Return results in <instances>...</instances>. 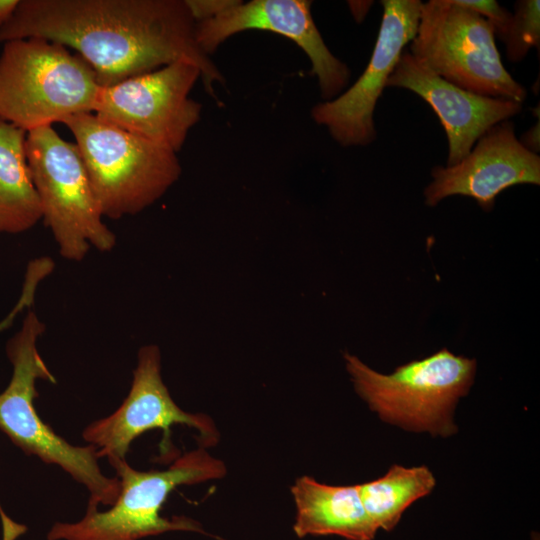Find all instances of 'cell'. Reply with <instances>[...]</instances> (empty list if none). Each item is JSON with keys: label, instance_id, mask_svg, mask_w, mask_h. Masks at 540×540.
<instances>
[{"label": "cell", "instance_id": "cell-19", "mask_svg": "<svg viewBox=\"0 0 540 540\" xmlns=\"http://www.w3.org/2000/svg\"><path fill=\"white\" fill-rule=\"evenodd\" d=\"M457 4L469 8L486 18L493 26L495 37L500 40L511 22L512 13L494 0H455Z\"/></svg>", "mask_w": 540, "mask_h": 540}, {"label": "cell", "instance_id": "cell-20", "mask_svg": "<svg viewBox=\"0 0 540 540\" xmlns=\"http://www.w3.org/2000/svg\"><path fill=\"white\" fill-rule=\"evenodd\" d=\"M236 0H185L186 5L196 23L211 19L227 8Z\"/></svg>", "mask_w": 540, "mask_h": 540}, {"label": "cell", "instance_id": "cell-14", "mask_svg": "<svg viewBox=\"0 0 540 540\" xmlns=\"http://www.w3.org/2000/svg\"><path fill=\"white\" fill-rule=\"evenodd\" d=\"M387 87L408 89L431 106L447 135V166L467 157L492 126L522 110V103L474 94L444 80L408 51L402 52Z\"/></svg>", "mask_w": 540, "mask_h": 540}, {"label": "cell", "instance_id": "cell-22", "mask_svg": "<svg viewBox=\"0 0 540 540\" xmlns=\"http://www.w3.org/2000/svg\"><path fill=\"white\" fill-rule=\"evenodd\" d=\"M372 1H350L349 7L354 18L361 22L369 11Z\"/></svg>", "mask_w": 540, "mask_h": 540}, {"label": "cell", "instance_id": "cell-23", "mask_svg": "<svg viewBox=\"0 0 540 540\" xmlns=\"http://www.w3.org/2000/svg\"><path fill=\"white\" fill-rule=\"evenodd\" d=\"M19 0H0V27L14 12Z\"/></svg>", "mask_w": 540, "mask_h": 540}, {"label": "cell", "instance_id": "cell-10", "mask_svg": "<svg viewBox=\"0 0 540 540\" xmlns=\"http://www.w3.org/2000/svg\"><path fill=\"white\" fill-rule=\"evenodd\" d=\"M382 19L371 58L347 90L311 109L316 124L327 128L343 147L366 146L376 139L374 110L404 47L416 35L420 0H382Z\"/></svg>", "mask_w": 540, "mask_h": 540}, {"label": "cell", "instance_id": "cell-5", "mask_svg": "<svg viewBox=\"0 0 540 540\" xmlns=\"http://www.w3.org/2000/svg\"><path fill=\"white\" fill-rule=\"evenodd\" d=\"M108 461L120 482L114 504L106 511L88 505L79 521L56 522L47 540H139L169 531L203 532L193 519L162 517L161 508L177 486L218 479L226 473L224 463L203 447L178 457L165 470L139 471L126 458Z\"/></svg>", "mask_w": 540, "mask_h": 540}, {"label": "cell", "instance_id": "cell-7", "mask_svg": "<svg viewBox=\"0 0 540 540\" xmlns=\"http://www.w3.org/2000/svg\"><path fill=\"white\" fill-rule=\"evenodd\" d=\"M25 147L42 221L61 257L81 262L92 248L112 251L117 237L104 221L75 143L45 126L27 132Z\"/></svg>", "mask_w": 540, "mask_h": 540}, {"label": "cell", "instance_id": "cell-21", "mask_svg": "<svg viewBox=\"0 0 540 540\" xmlns=\"http://www.w3.org/2000/svg\"><path fill=\"white\" fill-rule=\"evenodd\" d=\"M539 120L537 123L526 131L519 142L521 145L526 148L528 151L537 154L540 150V129H539Z\"/></svg>", "mask_w": 540, "mask_h": 540}, {"label": "cell", "instance_id": "cell-13", "mask_svg": "<svg viewBox=\"0 0 540 540\" xmlns=\"http://www.w3.org/2000/svg\"><path fill=\"white\" fill-rule=\"evenodd\" d=\"M431 175L433 181L424 190L426 205L462 195L490 211L503 190L516 184H540V157L521 145L514 123L506 120L488 129L458 164L437 166Z\"/></svg>", "mask_w": 540, "mask_h": 540}, {"label": "cell", "instance_id": "cell-17", "mask_svg": "<svg viewBox=\"0 0 540 540\" xmlns=\"http://www.w3.org/2000/svg\"><path fill=\"white\" fill-rule=\"evenodd\" d=\"M435 485V477L428 467L407 468L395 464L384 476L358 487L363 506L378 529L391 531L405 510L427 496Z\"/></svg>", "mask_w": 540, "mask_h": 540}, {"label": "cell", "instance_id": "cell-4", "mask_svg": "<svg viewBox=\"0 0 540 540\" xmlns=\"http://www.w3.org/2000/svg\"><path fill=\"white\" fill-rule=\"evenodd\" d=\"M72 133L104 218L141 213L179 179L174 151L99 119L94 113L62 122Z\"/></svg>", "mask_w": 540, "mask_h": 540}, {"label": "cell", "instance_id": "cell-1", "mask_svg": "<svg viewBox=\"0 0 540 540\" xmlns=\"http://www.w3.org/2000/svg\"><path fill=\"white\" fill-rule=\"evenodd\" d=\"M195 28L185 0H19L0 27V44L37 37L71 48L101 87L188 61L217 101L214 86L224 76L198 46Z\"/></svg>", "mask_w": 540, "mask_h": 540}, {"label": "cell", "instance_id": "cell-18", "mask_svg": "<svg viewBox=\"0 0 540 540\" xmlns=\"http://www.w3.org/2000/svg\"><path fill=\"white\" fill-rule=\"evenodd\" d=\"M539 4L538 0H520L515 3V12L512 13L511 22L501 39L510 62L523 60L531 48L539 49Z\"/></svg>", "mask_w": 540, "mask_h": 540}, {"label": "cell", "instance_id": "cell-9", "mask_svg": "<svg viewBox=\"0 0 540 540\" xmlns=\"http://www.w3.org/2000/svg\"><path fill=\"white\" fill-rule=\"evenodd\" d=\"M200 69L176 61L101 87L93 113L102 121L178 153L200 121L202 105L190 97Z\"/></svg>", "mask_w": 540, "mask_h": 540}, {"label": "cell", "instance_id": "cell-12", "mask_svg": "<svg viewBox=\"0 0 540 540\" xmlns=\"http://www.w3.org/2000/svg\"><path fill=\"white\" fill-rule=\"evenodd\" d=\"M311 6L309 0H236L217 16L196 23V42L210 56L229 37L242 31H269L288 38L309 58L321 97L329 101L346 88L350 70L327 47L312 17Z\"/></svg>", "mask_w": 540, "mask_h": 540}, {"label": "cell", "instance_id": "cell-15", "mask_svg": "<svg viewBox=\"0 0 540 540\" xmlns=\"http://www.w3.org/2000/svg\"><path fill=\"white\" fill-rule=\"evenodd\" d=\"M298 537L337 535L348 540H373L378 527L365 510L358 485L332 486L314 478H298L291 488Z\"/></svg>", "mask_w": 540, "mask_h": 540}, {"label": "cell", "instance_id": "cell-3", "mask_svg": "<svg viewBox=\"0 0 540 540\" xmlns=\"http://www.w3.org/2000/svg\"><path fill=\"white\" fill-rule=\"evenodd\" d=\"M100 89L92 67L59 43L37 37L3 43L0 118L26 132L93 113Z\"/></svg>", "mask_w": 540, "mask_h": 540}, {"label": "cell", "instance_id": "cell-11", "mask_svg": "<svg viewBox=\"0 0 540 540\" xmlns=\"http://www.w3.org/2000/svg\"><path fill=\"white\" fill-rule=\"evenodd\" d=\"M175 424L195 428L203 448L218 440L207 415L185 412L174 402L161 377L160 350L150 344L138 351L131 387L122 404L109 416L90 423L82 436L98 450L99 458L124 459L131 443L146 431L161 429L166 444Z\"/></svg>", "mask_w": 540, "mask_h": 540}, {"label": "cell", "instance_id": "cell-2", "mask_svg": "<svg viewBox=\"0 0 540 540\" xmlns=\"http://www.w3.org/2000/svg\"><path fill=\"white\" fill-rule=\"evenodd\" d=\"M45 324L29 309L20 329L9 339L6 353L12 365L8 386L0 393V430L27 455L62 468L89 491L88 505L111 506L120 492L116 477H107L98 464V450L92 446H74L39 417L34 406L36 382L56 383L38 350Z\"/></svg>", "mask_w": 540, "mask_h": 540}, {"label": "cell", "instance_id": "cell-6", "mask_svg": "<svg viewBox=\"0 0 540 540\" xmlns=\"http://www.w3.org/2000/svg\"><path fill=\"white\" fill-rule=\"evenodd\" d=\"M344 358L356 392L384 422L433 436L457 432L454 410L473 384L475 359L442 349L386 375L354 355L345 353Z\"/></svg>", "mask_w": 540, "mask_h": 540}, {"label": "cell", "instance_id": "cell-8", "mask_svg": "<svg viewBox=\"0 0 540 540\" xmlns=\"http://www.w3.org/2000/svg\"><path fill=\"white\" fill-rule=\"evenodd\" d=\"M409 52L436 75L474 94L519 103L527 96L502 64L492 24L455 0L422 2Z\"/></svg>", "mask_w": 540, "mask_h": 540}, {"label": "cell", "instance_id": "cell-16", "mask_svg": "<svg viewBox=\"0 0 540 540\" xmlns=\"http://www.w3.org/2000/svg\"><path fill=\"white\" fill-rule=\"evenodd\" d=\"M23 129L0 118V233L19 234L42 220Z\"/></svg>", "mask_w": 540, "mask_h": 540}]
</instances>
